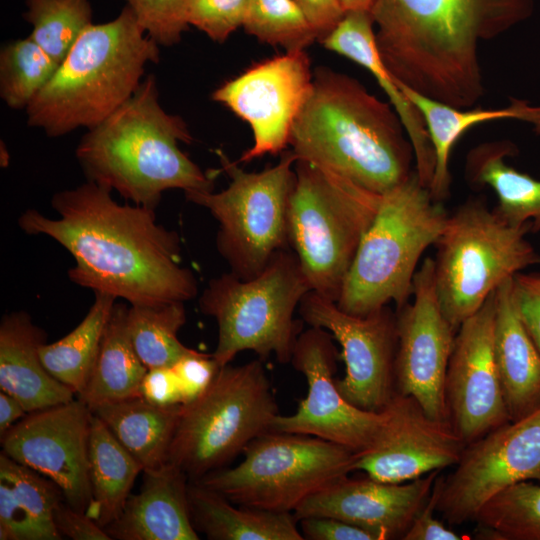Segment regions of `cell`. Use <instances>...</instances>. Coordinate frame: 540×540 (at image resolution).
Instances as JSON below:
<instances>
[{
	"label": "cell",
	"mask_w": 540,
	"mask_h": 540,
	"mask_svg": "<svg viewBox=\"0 0 540 540\" xmlns=\"http://www.w3.org/2000/svg\"><path fill=\"white\" fill-rule=\"evenodd\" d=\"M64 500L49 478L0 453V540H61L54 510Z\"/></svg>",
	"instance_id": "obj_26"
},
{
	"label": "cell",
	"mask_w": 540,
	"mask_h": 540,
	"mask_svg": "<svg viewBox=\"0 0 540 540\" xmlns=\"http://www.w3.org/2000/svg\"><path fill=\"white\" fill-rule=\"evenodd\" d=\"M181 405L159 406L135 396L105 403L92 413L138 461L143 472H149L168 463Z\"/></svg>",
	"instance_id": "obj_30"
},
{
	"label": "cell",
	"mask_w": 540,
	"mask_h": 540,
	"mask_svg": "<svg viewBox=\"0 0 540 540\" xmlns=\"http://www.w3.org/2000/svg\"><path fill=\"white\" fill-rule=\"evenodd\" d=\"M337 358L333 337L325 329L310 326L299 334L290 362L304 375L307 394L293 414H278L271 430L314 436L357 454L375 441L387 411L363 410L343 397L334 377Z\"/></svg>",
	"instance_id": "obj_15"
},
{
	"label": "cell",
	"mask_w": 540,
	"mask_h": 540,
	"mask_svg": "<svg viewBox=\"0 0 540 540\" xmlns=\"http://www.w3.org/2000/svg\"><path fill=\"white\" fill-rule=\"evenodd\" d=\"M289 145L307 161L383 194L407 180L412 144L391 104L356 79L319 67L298 114Z\"/></svg>",
	"instance_id": "obj_3"
},
{
	"label": "cell",
	"mask_w": 540,
	"mask_h": 540,
	"mask_svg": "<svg viewBox=\"0 0 540 540\" xmlns=\"http://www.w3.org/2000/svg\"><path fill=\"white\" fill-rule=\"evenodd\" d=\"M298 310L309 326L325 329L340 344L345 376L336 384L343 397L363 410H384L396 392V314L384 306L352 315L314 291L303 297Z\"/></svg>",
	"instance_id": "obj_14"
},
{
	"label": "cell",
	"mask_w": 540,
	"mask_h": 540,
	"mask_svg": "<svg viewBox=\"0 0 540 540\" xmlns=\"http://www.w3.org/2000/svg\"><path fill=\"white\" fill-rule=\"evenodd\" d=\"M29 37L60 65L82 33L93 24L89 0H24Z\"/></svg>",
	"instance_id": "obj_35"
},
{
	"label": "cell",
	"mask_w": 540,
	"mask_h": 540,
	"mask_svg": "<svg viewBox=\"0 0 540 540\" xmlns=\"http://www.w3.org/2000/svg\"><path fill=\"white\" fill-rule=\"evenodd\" d=\"M436 482V481H435ZM437 487L434 483L432 492L426 503L413 519L403 535L405 540H460L462 537L447 528L434 516L437 505Z\"/></svg>",
	"instance_id": "obj_46"
},
{
	"label": "cell",
	"mask_w": 540,
	"mask_h": 540,
	"mask_svg": "<svg viewBox=\"0 0 540 540\" xmlns=\"http://www.w3.org/2000/svg\"><path fill=\"white\" fill-rule=\"evenodd\" d=\"M494 353L510 420L540 406V353L516 308L513 278L496 290Z\"/></svg>",
	"instance_id": "obj_25"
},
{
	"label": "cell",
	"mask_w": 540,
	"mask_h": 540,
	"mask_svg": "<svg viewBox=\"0 0 540 540\" xmlns=\"http://www.w3.org/2000/svg\"><path fill=\"white\" fill-rule=\"evenodd\" d=\"M140 395L159 406L183 404L179 380L173 367L148 369L141 383Z\"/></svg>",
	"instance_id": "obj_45"
},
{
	"label": "cell",
	"mask_w": 540,
	"mask_h": 540,
	"mask_svg": "<svg viewBox=\"0 0 540 540\" xmlns=\"http://www.w3.org/2000/svg\"><path fill=\"white\" fill-rule=\"evenodd\" d=\"M220 368L212 354L197 350L179 360L173 369L179 380L183 404L190 403L202 395Z\"/></svg>",
	"instance_id": "obj_41"
},
{
	"label": "cell",
	"mask_w": 540,
	"mask_h": 540,
	"mask_svg": "<svg viewBox=\"0 0 540 540\" xmlns=\"http://www.w3.org/2000/svg\"><path fill=\"white\" fill-rule=\"evenodd\" d=\"M304 539L309 540H377L369 531L348 522L311 516L298 520Z\"/></svg>",
	"instance_id": "obj_43"
},
{
	"label": "cell",
	"mask_w": 540,
	"mask_h": 540,
	"mask_svg": "<svg viewBox=\"0 0 540 540\" xmlns=\"http://www.w3.org/2000/svg\"><path fill=\"white\" fill-rule=\"evenodd\" d=\"M46 332L25 311L5 314L0 323V388L29 412L72 401L77 396L44 367L39 347Z\"/></svg>",
	"instance_id": "obj_24"
},
{
	"label": "cell",
	"mask_w": 540,
	"mask_h": 540,
	"mask_svg": "<svg viewBox=\"0 0 540 540\" xmlns=\"http://www.w3.org/2000/svg\"><path fill=\"white\" fill-rule=\"evenodd\" d=\"M188 504L194 529L210 540H304L294 513L236 507L197 481L189 480Z\"/></svg>",
	"instance_id": "obj_28"
},
{
	"label": "cell",
	"mask_w": 540,
	"mask_h": 540,
	"mask_svg": "<svg viewBox=\"0 0 540 540\" xmlns=\"http://www.w3.org/2000/svg\"><path fill=\"white\" fill-rule=\"evenodd\" d=\"M54 523L62 537L72 540H111L105 529L87 513L74 509L65 500L54 510Z\"/></svg>",
	"instance_id": "obj_44"
},
{
	"label": "cell",
	"mask_w": 540,
	"mask_h": 540,
	"mask_svg": "<svg viewBox=\"0 0 540 540\" xmlns=\"http://www.w3.org/2000/svg\"><path fill=\"white\" fill-rule=\"evenodd\" d=\"M143 472L104 422L92 415L88 442V473L92 501L87 514L106 527L121 513L133 484Z\"/></svg>",
	"instance_id": "obj_32"
},
{
	"label": "cell",
	"mask_w": 540,
	"mask_h": 540,
	"mask_svg": "<svg viewBox=\"0 0 540 540\" xmlns=\"http://www.w3.org/2000/svg\"><path fill=\"white\" fill-rule=\"evenodd\" d=\"M326 49L345 56L367 69L384 89L399 116L414 152L415 172L429 189L435 171V154L424 119L401 90L398 80L381 58L370 13L346 12L336 28L320 42Z\"/></svg>",
	"instance_id": "obj_23"
},
{
	"label": "cell",
	"mask_w": 540,
	"mask_h": 540,
	"mask_svg": "<svg viewBox=\"0 0 540 540\" xmlns=\"http://www.w3.org/2000/svg\"><path fill=\"white\" fill-rule=\"evenodd\" d=\"M250 0H188L186 21L210 39L223 43L243 27Z\"/></svg>",
	"instance_id": "obj_40"
},
{
	"label": "cell",
	"mask_w": 540,
	"mask_h": 540,
	"mask_svg": "<svg viewBox=\"0 0 540 540\" xmlns=\"http://www.w3.org/2000/svg\"><path fill=\"white\" fill-rule=\"evenodd\" d=\"M496 291L458 328L445 394L450 422L466 444L510 421L494 353Z\"/></svg>",
	"instance_id": "obj_19"
},
{
	"label": "cell",
	"mask_w": 540,
	"mask_h": 540,
	"mask_svg": "<svg viewBox=\"0 0 540 540\" xmlns=\"http://www.w3.org/2000/svg\"><path fill=\"white\" fill-rule=\"evenodd\" d=\"M128 308L124 303L114 304L88 383L77 396L91 411L105 403L141 396V383L148 368L132 344Z\"/></svg>",
	"instance_id": "obj_31"
},
{
	"label": "cell",
	"mask_w": 540,
	"mask_h": 540,
	"mask_svg": "<svg viewBox=\"0 0 540 540\" xmlns=\"http://www.w3.org/2000/svg\"><path fill=\"white\" fill-rule=\"evenodd\" d=\"M192 140L184 120L162 108L156 77L148 75L123 105L87 129L75 153L88 181L155 210L167 190H213L214 177L179 148Z\"/></svg>",
	"instance_id": "obj_4"
},
{
	"label": "cell",
	"mask_w": 540,
	"mask_h": 540,
	"mask_svg": "<svg viewBox=\"0 0 540 540\" xmlns=\"http://www.w3.org/2000/svg\"><path fill=\"white\" fill-rule=\"evenodd\" d=\"M533 0H375L382 60L412 90L456 108L484 94L479 45L526 21Z\"/></svg>",
	"instance_id": "obj_2"
},
{
	"label": "cell",
	"mask_w": 540,
	"mask_h": 540,
	"mask_svg": "<svg viewBox=\"0 0 540 540\" xmlns=\"http://www.w3.org/2000/svg\"><path fill=\"white\" fill-rule=\"evenodd\" d=\"M289 206V244L311 291L337 302L381 195L303 160Z\"/></svg>",
	"instance_id": "obj_9"
},
{
	"label": "cell",
	"mask_w": 540,
	"mask_h": 540,
	"mask_svg": "<svg viewBox=\"0 0 540 540\" xmlns=\"http://www.w3.org/2000/svg\"><path fill=\"white\" fill-rule=\"evenodd\" d=\"M111 190L92 181L55 193L49 218L28 209L18 225L45 235L74 258L69 279L94 293L131 305L183 302L198 293L193 272L181 265L179 234L157 223L154 209L119 204Z\"/></svg>",
	"instance_id": "obj_1"
},
{
	"label": "cell",
	"mask_w": 540,
	"mask_h": 540,
	"mask_svg": "<svg viewBox=\"0 0 540 540\" xmlns=\"http://www.w3.org/2000/svg\"><path fill=\"white\" fill-rule=\"evenodd\" d=\"M216 154L230 178L228 187L220 192H188L185 197L209 210L219 225V254L231 273L248 280L259 275L275 253L290 246L289 206L297 157L286 150L275 166L247 172L221 149Z\"/></svg>",
	"instance_id": "obj_11"
},
{
	"label": "cell",
	"mask_w": 540,
	"mask_h": 540,
	"mask_svg": "<svg viewBox=\"0 0 540 540\" xmlns=\"http://www.w3.org/2000/svg\"><path fill=\"white\" fill-rule=\"evenodd\" d=\"M278 414L261 359L222 366L202 395L181 405L168 463L198 480L270 431Z\"/></svg>",
	"instance_id": "obj_10"
},
{
	"label": "cell",
	"mask_w": 540,
	"mask_h": 540,
	"mask_svg": "<svg viewBox=\"0 0 540 540\" xmlns=\"http://www.w3.org/2000/svg\"><path fill=\"white\" fill-rule=\"evenodd\" d=\"M398 83L421 113L429 134L436 162L429 191L436 201L442 202L449 196L450 153L453 145L469 128L487 121L514 119L531 124L535 132L540 134V105H531L527 100L511 98L504 108L466 110L433 100L399 81Z\"/></svg>",
	"instance_id": "obj_27"
},
{
	"label": "cell",
	"mask_w": 540,
	"mask_h": 540,
	"mask_svg": "<svg viewBox=\"0 0 540 540\" xmlns=\"http://www.w3.org/2000/svg\"><path fill=\"white\" fill-rule=\"evenodd\" d=\"M92 415L76 397L27 413L0 438L4 453L52 480L64 500L84 513L92 501L88 473Z\"/></svg>",
	"instance_id": "obj_18"
},
{
	"label": "cell",
	"mask_w": 540,
	"mask_h": 540,
	"mask_svg": "<svg viewBox=\"0 0 540 540\" xmlns=\"http://www.w3.org/2000/svg\"><path fill=\"white\" fill-rule=\"evenodd\" d=\"M321 42L340 23L346 12L339 0H294Z\"/></svg>",
	"instance_id": "obj_47"
},
{
	"label": "cell",
	"mask_w": 540,
	"mask_h": 540,
	"mask_svg": "<svg viewBox=\"0 0 540 540\" xmlns=\"http://www.w3.org/2000/svg\"><path fill=\"white\" fill-rule=\"evenodd\" d=\"M513 294L519 317L540 353V274L517 273Z\"/></svg>",
	"instance_id": "obj_42"
},
{
	"label": "cell",
	"mask_w": 540,
	"mask_h": 540,
	"mask_svg": "<svg viewBox=\"0 0 540 540\" xmlns=\"http://www.w3.org/2000/svg\"><path fill=\"white\" fill-rule=\"evenodd\" d=\"M92 306L82 321L63 338L39 347L47 371L78 396L90 378L103 333L116 298L94 293Z\"/></svg>",
	"instance_id": "obj_33"
},
{
	"label": "cell",
	"mask_w": 540,
	"mask_h": 540,
	"mask_svg": "<svg viewBox=\"0 0 540 540\" xmlns=\"http://www.w3.org/2000/svg\"><path fill=\"white\" fill-rule=\"evenodd\" d=\"M312 85L311 62L303 49L254 64L212 93L214 101L228 107L252 130L253 145L239 162L284 151Z\"/></svg>",
	"instance_id": "obj_16"
},
{
	"label": "cell",
	"mask_w": 540,
	"mask_h": 540,
	"mask_svg": "<svg viewBox=\"0 0 540 540\" xmlns=\"http://www.w3.org/2000/svg\"><path fill=\"white\" fill-rule=\"evenodd\" d=\"M59 64L29 36L0 51V96L11 109H26Z\"/></svg>",
	"instance_id": "obj_37"
},
{
	"label": "cell",
	"mask_w": 540,
	"mask_h": 540,
	"mask_svg": "<svg viewBox=\"0 0 540 540\" xmlns=\"http://www.w3.org/2000/svg\"><path fill=\"white\" fill-rule=\"evenodd\" d=\"M243 28L260 42L286 51L306 49L317 40L294 0H250Z\"/></svg>",
	"instance_id": "obj_38"
},
{
	"label": "cell",
	"mask_w": 540,
	"mask_h": 540,
	"mask_svg": "<svg viewBox=\"0 0 540 540\" xmlns=\"http://www.w3.org/2000/svg\"><path fill=\"white\" fill-rule=\"evenodd\" d=\"M345 12L363 11L370 13L375 0H339Z\"/></svg>",
	"instance_id": "obj_49"
},
{
	"label": "cell",
	"mask_w": 540,
	"mask_h": 540,
	"mask_svg": "<svg viewBox=\"0 0 540 540\" xmlns=\"http://www.w3.org/2000/svg\"><path fill=\"white\" fill-rule=\"evenodd\" d=\"M119 516L104 527L111 540H198L188 504L189 478L177 466L143 472Z\"/></svg>",
	"instance_id": "obj_22"
},
{
	"label": "cell",
	"mask_w": 540,
	"mask_h": 540,
	"mask_svg": "<svg viewBox=\"0 0 540 540\" xmlns=\"http://www.w3.org/2000/svg\"><path fill=\"white\" fill-rule=\"evenodd\" d=\"M412 295V303L396 312V392L413 397L431 418L450 421L445 380L457 331L438 303L434 259L416 271Z\"/></svg>",
	"instance_id": "obj_17"
},
{
	"label": "cell",
	"mask_w": 540,
	"mask_h": 540,
	"mask_svg": "<svg viewBox=\"0 0 540 540\" xmlns=\"http://www.w3.org/2000/svg\"><path fill=\"white\" fill-rule=\"evenodd\" d=\"M530 228L511 225L479 199L449 214L434 244V280L440 308L455 331L505 281L540 264L526 239Z\"/></svg>",
	"instance_id": "obj_7"
},
{
	"label": "cell",
	"mask_w": 540,
	"mask_h": 540,
	"mask_svg": "<svg viewBox=\"0 0 540 540\" xmlns=\"http://www.w3.org/2000/svg\"><path fill=\"white\" fill-rule=\"evenodd\" d=\"M474 520L497 539L540 540V485L522 481L506 487L484 503Z\"/></svg>",
	"instance_id": "obj_36"
},
{
	"label": "cell",
	"mask_w": 540,
	"mask_h": 540,
	"mask_svg": "<svg viewBox=\"0 0 540 540\" xmlns=\"http://www.w3.org/2000/svg\"><path fill=\"white\" fill-rule=\"evenodd\" d=\"M159 45L125 5L113 20L90 25L27 106V124L59 137L96 126L138 89Z\"/></svg>",
	"instance_id": "obj_5"
},
{
	"label": "cell",
	"mask_w": 540,
	"mask_h": 540,
	"mask_svg": "<svg viewBox=\"0 0 540 540\" xmlns=\"http://www.w3.org/2000/svg\"><path fill=\"white\" fill-rule=\"evenodd\" d=\"M517 153L508 140L493 141L473 148L466 161V176L472 185L489 186L498 197L494 210L514 226L530 224L540 231V180L508 165L506 158Z\"/></svg>",
	"instance_id": "obj_29"
},
{
	"label": "cell",
	"mask_w": 540,
	"mask_h": 540,
	"mask_svg": "<svg viewBox=\"0 0 540 540\" xmlns=\"http://www.w3.org/2000/svg\"><path fill=\"white\" fill-rule=\"evenodd\" d=\"M439 472L404 483L346 476L306 499L294 515L298 520L336 518L369 531L377 540L403 536L430 497Z\"/></svg>",
	"instance_id": "obj_21"
},
{
	"label": "cell",
	"mask_w": 540,
	"mask_h": 540,
	"mask_svg": "<svg viewBox=\"0 0 540 540\" xmlns=\"http://www.w3.org/2000/svg\"><path fill=\"white\" fill-rule=\"evenodd\" d=\"M23 405L10 394L0 392V438L20 419L27 415Z\"/></svg>",
	"instance_id": "obj_48"
},
{
	"label": "cell",
	"mask_w": 540,
	"mask_h": 540,
	"mask_svg": "<svg viewBox=\"0 0 540 540\" xmlns=\"http://www.w3.org/2000/svg\"><path fill=\"white\" fill-rule=\"evenodd\" d=\"M449 213L432 198L414 171L381 195L345 278L337 306L364 316L393 302L400 310L413 293L416 266L435 244Z\"/></svg>",
	"instance_id": "obj_6"
},
{
	"label": "cell",
	"mask_w": 540,
	"mask_h": 540,
	"mask_svg": "<svg viewBox=\"0 0 540 540\" xmlns=\"http://www.w3.org/2000/svg\"><path fill=\"white\" fill-rule=\"evenodd\" d=\"M309 291L299 260L288 249L275 253L254 278L243 280L231 272L212 278L199 308L217 323L212 356L219 366L242 351H253L261 360L274 355L281 363L290 362L301 333L294 312Z\"/></svg>",
	"instance_id": "obj_8"
},
{
	"label": "cell",
	"mask_w": 540,
	"mask_h": 540,
	"mask_svg": "<svg viewBox=\"0 0 540 540\" xmlns=\"http://www.w3.org/2000/svg\"><path fill=\"white\" fill-rule=\"evenodd\" d=\"M385 409L384 426L372 445L356 454L353 471L404 483L458 463L467 444L450 421L431 418L413 397L398 392Z\"/></svg>",
	"instance_id": "obj_20"
},
{
	"label": "cell",
	"mask_w": 540,
	"mask_h": 540,
	"mask_svg": "<svg viewBox=\"0 0 540 540\" xmlns=\"http://www.w3.org/2000/svg\"><path fill=\"white\" fill-rule=\"evenodd\" d=\"M235 467L197 481L236 505L290 512L353 471L356 454L309 435L270 430L255 438Z\"/></svg>",
	"instance_id": "obj_12"
},
{
	"label": "cell",
	"mask_w": 540,
	"mask_h": 540,
	"mask_svg": "<svg viewBox=\"0 0 540 540\" xmlns=\"http://www.w3.org/2000/svg\"><path fill=\"white\" fill-rule=\"evenodd\" d=\"M467 445L453 473L435 482L436 510L452 524L474 520L484 503L508 486L540 481V406Z\"/></svg>",
	"instance_id": "obj_13"
},
{
	"label": "cell",
	"mask_w": 540,
	"mask_h": 540,
	"mask_svg": "<svg viewBox=\"0 0 540 540\" xmlns=\"http://www.w3.org/2000/svg\"><path fill=\"white\" fill-rule=\"evenodd\" d=\"M186 323L183 302L157 305H131L127 326L134 349L148 368L173 367L196 350L185 346L177 337Z\"/></svg>",
	"instance_id": "obj_34"
},
{
	"label": "cell",
	"mask_w": 540,
	"mask_h": 540,
	"mask_svg": "<svg viewBox=\"0 0 540 540\" xmlns=\"http://www.w3.org/2000/svg\"><path fill=\"white\" fill-rule=\"evenodd\" d=\"M135 13L147 36L159 46L180 42L188 28L186 5L188 0H124Z\"/></svg>",
	"instance_id": "obj_39"
}]
</instances>
